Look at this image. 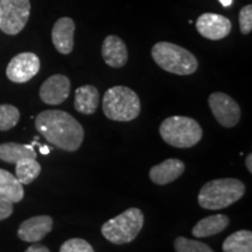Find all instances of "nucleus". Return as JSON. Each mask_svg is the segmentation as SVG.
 Returning <instances> with one entry per match:
<instances>
[{
    "label": "nucleus",
    "instance_id": "18",
    "mask_svg": "<svg viewBox=\"0 0 252 252\" xmlns=\"http://www.w3.org/2000/svg\"><path fill=\"white\" fill-rule=\"evenodd\" d=\"M25 196L24 187L17 176L0 168V198L12 203L20 202Z\"/></svg>",
    "mask_w": 252,
    "mask_h": 252
},
{
    "label": "nucleus",
    "instance_id": "21",
    "mask_svg": "<svg viewBox=\"0 0 252 252\" xmlns=\"http://www.w3.org/2000/svg\"><path fill=\"white\" fill-rule=\"evenodd\" d=\"M41 173V166L33 158L19 160L15 162V176L21 185H30Z\"/></svg>",
    "mask_w": 252,
    "mask_h": 252
},
{
    "label": "nucleus",
    "instance_id": "30",
    "mask_svg": "<svg viewBox=\"0 0 252 252\" xmlns=\"http://www.w3.org/2000/svg\"><path fill=\"white\" fill-rule=\"evenodd\" d=\"M39 146H40V152L42 154H45V156L50 152V150L47 146H41V145H39Z\"/></svg>",
    "mask_w": 252,
    "mask_h": 252
},
{
    "label": "nucleus",
    "instance_id": "13",
    "mask_svg": "<svg viewBox=\"0 0 252 252\" xmlns=\"http://www.w3.org/2000/svg\"><path fill=\"white\" fill-rule=\"evenodd\" d=\"M75 23L70 18H61L56 21L52 31V40L56 50L63 55L70 54L74 49Z\"/></svg>",
    "mask_w": 252,
    "mask_h": 252
},
{
    "label": "nucleus",
    "instance_id": "2",
    "mask_svg": "<svg viewBox=\"0 0 252 252\" xmlns=\"http://www.w3.org/2000/svg\"><path fill=\"white\" fill-rule=\"evenodd\" d=\"M245 194V185L238 179H216L207 182L198 193V204L208 210L228 208Z\"/></svg>",
    "mask_w": 252,
    "mask_h": 252
},
{
    "label": "nucleus",
    "instance_id": "3",
    "mask_svg": "<svg viewBox=\"0 0 252 252\" xmlns=\"http://www.w3.org/2000/svg\"><path fill=\"white\" fill-rule=\"evenodd\" d=\"M152 58L163 70L180 76L194 74L198 68L196 58L189 50L166 41L153 46Z\"/></svg>",
    "mask_w": 252,
    "mask_h": 252
},
{
    "label": "nucleus",
    "instance_id": "14",
    "mask_svg": "<svg viewBox=\"0 0 252 252\" xmlns=\"http://www.w3.org/2000/svg\"><path fill=\"white\" fill-rule=\"evenodd\" d=\"M102 56L110 67H124L127 62V48L124 41L116 35L106 36L102 45Z\"/></svg>",
    "mask_w": 252,
    "mask_h": 252
},
{
    "label": "nucleus",
    "instance_id": "19",
    "mask_svg": "<svg viewBox=\"0 0 252 252\" xmlns=\"http://www.w3.org/2000/svg\"><path fill=\"white\" fill-rule=\"evenodd\" d=\"M33 158L36 159V152L33 145H23L17 143H5L0 145V160L5 162L15 163L19 160Z\"/></svg>",
    "mask_w": 252,
    "mask_h": 252
},
{
    "label": "nucleus",
    "instance_id": "1",
    "mask_svg": "<svg viewBox=\"0 0 252 252\" xmlns=\"http://www.w3.org/2000/svg\"><path fill=\"white\" fill-rule=\"evenodd\" d=\"M35 128L48 143L67 152H75L84 139V130L76 119L61 110H46L35 118Z\"/></svg>",
    "mask_w": 252,
    "mask_h": 252
},
{
    "label": "nucleus",
    "instance_id": "4",
    "mask_svg": "<svg viewBox=\"0 0 252 252\" xmlns=\"http://www.w3.org/2000/svg\"><path fill=\"white\" fill-rule=\"evenodd\" d=\"M141 110L138 94L124 86L112 87L104 94L103 111L115 122H131L139 116Z\"/></svg>",
    "mask_w": 252,
    "mask_h": 252
},
{
    "label": "nucleus",
    "instance_id": "11",
    "mask_svg": "<svg viewBox=\"0 0 252 252\" xmlns=\"http://www.w3.org/2000/svg\"><path fill=\"white\" fill-rule=\"evenodd\" d=\"M70 94V80L64 75H53L43 82L40 88V98L48 105H59Z\"/></svg>",
    "mask_w": 252,
    "mask_h": 252
},
{
    "label": "nucleus",
    "instance_id": "15",
    "mask_svg": "<svg viewBox=\"0 0 252 252\" xmlns=\"http://www.w3.org/2000/svg\"><path fill=\"white\" fill-rule=\"evenodd\" d=\"M185 172V163L179 159H167L150 171V179L154 184L163 186L175 181Z\"/></svg>",
    "mask_w": 252,
    "mask_h": 252
},
{
    "label": "nucleus",
    "instance_id": "5",
    "mask_svg": "<svg viewBox=\"0 0 252 252\" xmlns=\"http://www.w3.org/2000/svg\"><path fill=\"white\" fill-rule=\"evenodd\" d=\"M202 128L195 119L186 116L166 118L160 125V135L165 143L178 149L193 147L202 139Z\"/></svg>",
    "mask_w": 252,
    "mask_h": 252
},
{
    "label": "nucleus",
    "instance_id": "10",
    "mask_svg": "<svg viewBox=\"0 0 252 252\" xmlns=\"http://www.w3.org/2000/svg\"><path fill=\"white\" fill-rule=\"evenodd\" d=\"M196 30L206 39L222 40L231 32V21L216 13H203L197 18Z\"/></svg>",
    "mask_w": 252,
    "mask_h": 252
},
{
    "label": "nucleus",
    "instance_id": "27",
    "mask_svg": "<svg viewBox=\"0 0 252 252\" xmlns=\"http://www.w3.org/2000/svg\"><path fill=\"white\" fill-rule=\"evenodd\" d=\"M25 252H50V251L48 248L45 247V245L33 244V245H31V247L28 248Z\"/></svg>",
    "mask_w": 252,
    "mask_h": 252
},
{
    "label": "nucleus",
    "instance_id": "9",
    "mask_svg": "<svg viewBox=\"0 0 252 252\" xmlns=\"http://www.w3.org/2000/svg\"><path fill=\"white\" fill-rule=\"evenodd\" d=\"M40 70V59L34 53H20L15 55L6 68L8 80L14 83H26Z\"/></svg>",
    "mask_w": 252,
    "mask_h": 252
},
{
    "label": "nucleus",
    "instance_id": "16",
    "mask_svg": "<svg viewBox=\"0 0 252 252\" xmlns=\"http://www.w3.org/2000/svg\"><path fill=\"white\" fill-rule=\"evenodd\" d=\"M99 104V93L94 86H82L75 91L74 106L82 115H94Z\"/></svg>",
    "mask_w": 252,
    "mask_h": 252
},
{
    "label": "nucleus",
    "instance_id": "26",
    "mask_svg": "<svg viewBox=\"0 0 252 252\" xmlns=\"http://www.w3.org/2000/svg\"><path fill=\"white\" fill-rule=\"evenodd\" d=\"M13 214V203L0 198V220L8 219Z\"/></svg>",
    "mask_w": 252,
    "mask_h": 252
},
{
    "label": "nucleus",
    "instance_id": "22",
    "mask_svg": "<svg viewBox=\"0 0 252 252\" xmlns=\"http://www.w3.org/2000/svg\"><path fill=\"white\" fill-rule=\"evenodd\" d=\"M20 119V112L11 104L0 105V131H8L13 128Z\"/></svg>",
    "mask_w": 252,
    "mask_h": 252
},
{
    "label": "nucleus",
    "instance_id": "17",
    "mask_svg": "<svg viewBox=\"0 0 252 252\" xmlns=\"http://www.w3.org/2000/svg\"><path fill=\"white\" fill-rule=\"evenodd\" d=\"M229 225V217L222 214L207 216L195 224L191 234L196 238L210 237L222 232Z\"/></svg>",
    "mask_w": 252,
    "mask_h": 252
},
{
    "label": "nucleus",
    "instance_id": "20",
    "mask_svg": "<svg viewBox=\"0 0 252 252\" xmlns=\"http://www.w3.org/2000/svg\"><path fill=\"white\" fill-rule=\"evenodd\" d=\"M223 252H252V232L239 230L223 242Z\"/></svg>",
    "mask_w": 252,
    "mask_h": 252
},
{
    "label": "nucleus",
    "instance_id": "12",
    "mask_svg": "<svg viewBox=\"0 0 252 252\" xmlns=\"http://www.w3.org/2000/svg\"><path fill=\"white\" fill-rule=\"evenodd\" d=\"M53 229V219L50 216L41 215L31 217L21 223L18 229V236L21 241L28 243H36L45 238Z\"/></svg>",
    "mask_w": 252,
    "mask_h": 252
},
{
    "label": "nucleus",
    "instance_id": "6",
    "mask_svg": "<svg viewBox=\"0 0 252 252\" xmlns=\"http://www.w3.org/2000/svg\"><path fill=\"white\" fill-rule=\"evenodd\" d=\"M144 213L139 208H130L104 223L102 235L112 244H127L139 235L144 226Z\"/></svg>",
    "mask_w": 252,
    "mask_h": 252
},
{
    "label": "nucleus",
    "instance_id": "7",
    "mask_svg": "<svg viewBox=\"0 0 252 252\" xmlns=\"http://www.w3.org/2000/svg\"><path fill=\"white\" fill-rule=\"evenodd\" d=\"M30 14V0H0V30L17 35L26 26Z\"/></svg>",
    "mask_w": 252,
    "mask_h": 252
},
{
    "label": "nucleus",
    "instance_id": "28",
    "mask_svg": "<svg viewBox=\"0 0 252 252\" xmlns=\"http://www.w3.org/2000/svg\"><path fill=\"white\" fill-rule=\"evenodd\" d=\"M245 166H247L249 172L252 173V154L251 153L248 154L247 160H245Z\"/></svg>",
    "mask_w": 252,
    "mask_h": 252
},
{
    "label": "nucleus",
    "instance_id": "23",
    "mask_svg": "<svg viewBox=\"0 0 252 252\" xmlns=\"http://www.w3.org/2000/svg\"><path fill=\"white\" fill-rule=\"evenodd\" d=\"M174 249L176 252H214L209 245L202 242L188 239L186 237H178L174 242Z\"/></svg>",
    "mask_w": 252,
    "mask_h": 252
},
{
    "label": "nucleus",
    "instance_id": "25",
    "mask_svg": "<svg viewBox=\"0 0 252 252\" xmlns=\"http://www.w3.org/2000/svg\"><path fill=\"white\" fill-rule=\"evenodd\" d=\"M239 30L243 34H249L252 31V5H247L239 12Z\"/></svg>",
    "mask_w": 252,
    "mask_h": 252
},
{
    "label": "nucleus",
    "instance_id": "24",
    "mask_svg": "<svg viewBox=\"0 0 252 252\" xmlns=\"http://www.w3.org/2000/svg\"><path fill=\"white\" fill-rule=\"evenodd\" d=\"M60 252H94V250L86 239L71 238L61 245Z\"/></svg>",
    "mask_w": 252,
    "mask_h": 252
},
{
    "label": "nucleus",
    "instance_id": "8",
    "mask_svg": "<svg viewBox=\"0 0 252 252\" xmlns=\"http://www.w3.org/2000/svg\"><path fill=\"white\" fill-rule=\"evenodd\" d=\"M214 117L224 127H234L241 119V108L238 103L223 93H214L208 98Z\"/></svg>",
    "mask_w": 252,
    "mask_h": 252
},
{
    "label": "nucleus",
    "instance_id": "29",
    "mask_svg": "<svg viewBox=\"0 0 252 252\" xmlns=\"http://www.w3.org/2000/svg\"><path fill=\"white\" fill-rule=\"evenodd\" d=\"M220 2L222 4L223 7H229L232 4V0H220Z\"/></svg>",
    "mask_w": 252,
    "mask_h": 252
}]
</instances>
